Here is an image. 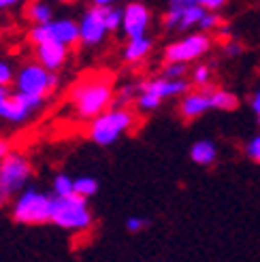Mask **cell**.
Returning <instances> with one entry per match:
<instances>
[{
    "label": "cell",
    "mask_w": 260,
    "mask_h": 262,
    "mask_svg": "<svg viewBox=\"0 0 260 262\" xmlns=\"http://www.w3.org/2000/svg\"><path fill=\"white\" fill-rule=\"evenodd\" d=\"M30 175L32 166L21 154H9L7 158L0 160V190L9 196L21 192Z\"/></svg>",
    "instance_id": "7"
},
{
    "label": "cell",
    "mask_w": 260,
    "mask_h": 262,
    "mask_svg": "<svg viewBox=\"0 0 260 262\" xmlns=\"http://www.w3.org/2000/svg\"><path fill=\"white\" fill-rule=\"evenodd\" d=\"M181 7H184V0H179V3H171L168 11L164 13V24L168 28H177L179 26V19H181Z\"/></svg>",
    "instance_id": "26"
},
{
    "label": "cell",
    "mask_w": 260,
    "mask_h": 262,
    "mask_svg": "<svg viewBox=\"0 0 260 262\" xmlns=\"http://www.w3.org/2000/svg\"><path fill=\"white\" fill-rule=\"evenodd\" d=\"M135 124V115L128 109H109L90 124V139L98 145H111Z\"/></svg>",
    "instance_id": "4"
},
{
    "label": "cell",
    "mask_w": 260,
    "mask_h": 262,
    "mask_svg": "<svg viewBox=\"0 0 260 262\" xmlns=\"http://www.w3.org/2000/svg\"><path fill=\"white\" fill-rule=\"evenodd\" d=\"M250 104H252V109L258 113V117H260V90L256 92V94L252 96V100H250Z\"/></svg>",
    "instance_id": "34"
},
{
    "label": "cell",
    "mask_w": 260,
    "mask_h": 262,
    "mask_svg": "<svg viewBox=\"0 0 260 262\" xmlns=\"http://www.w3.org/2000/svg\"><path fill=\"white\" fill-rule=\"evenodd\" d=\"M149 9L141 3H133L124 9V24H122V30L126 32L128 38H141L145 36L147 28H149Z\"/></svg>",
    "instance_id": "11"
},
{
    "label": "cell",
    "mask_w": 260,
    "mask_h": 262,
    "mask_svg": "<svg viewBox=\"0 0 260 262\" xmlns=\"http://www.w3.org/2000/svg\"><path fill=\"white\" fill-rule=\"evenodd\" d=\"M11 213L13 220L19 224H47V222H51V213H54V196L28 188L13 203Z\"/></svg>",
    "instance_id": "2"
},
{
    "label": "cell",
    "mask_w": 260,
    "mask_h": 262,
    "mask_svg": "<svg viewBox=\"0 0 260 262\" xmlns=\"http://www.w3.org/2000/svg\"><path fill=\"white\" fill-rule=\"evenodd\" d=\"M17 3L15 0H0V11H5V9H11V7H15Z\"/></svg>",
    "instance_id": "36"
},
{
    "label": "cell",
    "mask_w": 260,
    "mask_h": 262,
    "mask_svg": "<svg viewBox=\"0 0 260 262\" xmlns=\"http://www.w3.org/2000/svg\"><path fill=\"white\" fill-rule=\"evenodd\" d=\"M211 81V69L207 64H199L197 69L192 71V83L199 85V90H205Z\"/></svg>",
    "instance_id": "23"
},
{
    "label": "cell",
    "mask_w": 260,
    "mask_h": 262,
    "mask_svg": "<svg viewBox=\"0 0 260 262\" xmlns=\"http://www.w3.org/2000/svg\"><path fill=\"white\" fill-rule=\"evenodd\" d=\"M258 122H260V117H258Z\"/></svg>",
    "instance_id": "38"
},
{
    "label": "cell",
    "mask_w": 260,
    "mask_h": 262,
    "mask_svg": "<svg viewBox=\"0 0 260 262\" xmlns=\"http://www.w3.org/2000/svg\"><path fill=\"white\" fill-rule=\"evenodd\" d=\"M43 98L38 96H28V94H19V92H9V96L0 104V117L7 122H15L21 124L28 117L43 107Z\"/></svg>",
    "instance_id": "9"
},
{
    "label": "cell",
    "mask_w": 260,
    "mask_h": 262,
    "mask_svg": "<svg viewBox=\"0 0 260 262\" xmlns=\"http://www.w3.org/2000/svg\"><path fill=\"white\" fill-rule=\"evenodd\" d=\"M73 188H75V194L81 196V199H90V196H94L98 192V181L90 175H83V177H77L73 181Z\"/></svg>",
    "instance_id": "20"
},
{
    "label": "cell",
    "mask_w": 260,
    "mask_h": 262,
    "mask_svg": "<svg viewBox=\"0 0 260 262\" xmlns=\"http://www.w3.org/2000/svg\"><path fill=\"white\" fill-rule=\"evenodd\" d=\"M15 88L19 94H28V96H38V98H47L49 94H54L58 88V75L49 73L43 69L38 62L24 64L15 75Z\"/></svg>",
    "instance_id": "5"
},
{
    "label": "cell",
    "mask_w": 260,
    "mask_h": 262,
    "mask_svg": "<svg viewBox=\"0 0 260 262\" xmlns=\"http://www.w3.org/2000/svg\"><path fill=\"white\" fill-rule=\"evenodd\" d=\"M28 38L34 45L43 43H62V45H75L79 43V24L73 19H54L45 26H32Z\"/></svg>",
    "instance_id": "6"
},
{
    "label": "cell",
    "mask_w": 260,
    "mask_h": 262,
    "mask_svg": "<svg viewBox=\"0 0 260 262\" xmlns=\"http://www.w3.org/2000/svg\"><path fill=\"white\" fill-rule=\"evenodd\" d=\"M215 156H218V149H215V145L211 141H197L192 145V149H190V158L197 162V164H203V166H207V164H213L215 162Z\"/></svg>",
    "instance_id": "17"
},
{
    "label": "cell",
    "mask_w": 260,
    "mask_h": 262,
    "mask_svg": "<svg viewBox=\"0 0 260 262\" xmlns=\"http://www.w3.org/2000/svg\"><path fill=\"white\" fill-rule=\"evenodd\" d=\"M9 199H11V196H9V194H5L3 190H0V207L7 205V203H9Z\"/></svg>",
    "instance_id": "37"
},
{
    "label": "cell",
    "mask_w": 260,
    "mask_h": 262,
    "mask_svg": "<svg viewBox=\"0 0 260 262\" xmlns=\"http://www.w3.org/2000/svg\"><path fill=\"white\" fill-rule=\"evenodd\" d=\"M186 73H188L186 64H166L162 77H166V79H184Z\"/></svg>",
    "instance_id": "27"
},
{
    "label": "cell",
    "mask_w": 260,
    "mask_h": 262,
    "mask_svg": "<svg viewBox=\"0 0 260 262\" xmlns=\"http://www.w3.org/2000/svg\"><path fill=\"white\" fill-rule=\"evenodd\" d=\"M69 58V47L62 43H43L36 45V62L49 73H56L58 69L64 67V62Z\"/></svg>",
    "instance_id": "14"
},
{
    "label": "cell",
    "mask_w": 260,
    "mask_h": 262,
    "mask_svg": "<svg viewBox=\"0 0 260 262\" xmlns=\"http://www.w3.org/2000/svg\"><path fill=\"white\" fill-rule=\"evenodd\" d=\"M139 92H147V94L158 96L160 100L179 96V94H188L190 92V81L186 79H166V77H158V79H149L145 83L139 85Z\"/></svg>",
    "instance_id": "12"
},
{
    "label": "cell",
    "mask_w": 260,
    "mask_h": 262,
    "mask_svg": "<svg viewBox=\"0 0 260 262\" xmlns=\"http://www.w3.org/2000/svg\"><path fill=\"white\" fill-rule=\"evenodd\" d=\"M160 98L158 96H154V94H147V92H139V96H137V107L139 111H154V109H158L160 107Z\"/></svg>",
    "instance_id": "24"
},
{
    "label": "cell",
    "mask_w": 260,
    "mask_h": 262,
    "mask_svg": "<svg viewBox=\"0 0 260 262\" xmlns=\"http://www.w3.org/2000/svg\"><path fill=\"white\" fill-rule=\"evenodd\" d=\"M145 226H149V220H145V217H137V215H133V217H128V220H126V228H128L130 232H139V230H143Z\"/></svg>",
    "instance_id": "29"
},
{
    "label": "cell",
    "mask_w": 260,
    "mask_h": 262,
    "mask_svg": "<svg viewBox=\"0 0 260 262\" xmlns=\"http://www.w3.org/2000/svg\"><path fill=\"white\" fill-rule=\"evenodd\" d=\"M13 81H15V73H13V67L9 62L0 60V88H9Z\"/></svg>",
    "instance_id": "28"
},
{
    "label": "cell",
    "mask_w": 260,
    "mask_h": 262,
    "mask_svg": "<svg viewBox=\"0 0 260 262\" xmlns=\"http://www.w3.org/2000/svg\"><path fill=\"white\" fill-rule=\"evenodd\" d=\"M209 94H211L209 88L188 92V94L181 98V104H179L181 117H184V120H194V117H201L203 113L209 111V109H211Z\"/></svg>",
    "instance_id": "13"
},
{
    "label": "cell",
    "mask_w": 260,
    "mask_h": 262,
    "mask_svg": "<svg viewBox=\"0 0 260 262\" xmlns=\"http://www.w3.org/2000/svg\"><path fill=\"white\" fill-rule=\"evenodd\" d=\"M9 154H11V151H9V143H7L5 139H0V160L7 158Z\"/></svg>",
    "instance_id": "35"
},
{
    "label": "cell",
    "mask_w": 260,
    "mask_h": 262,
    "mask_svg": "<svg viewBox=\"0 0 260 262\" xmlns=\"http://www.w3.org/2000/svg\"><path fill=\"white\" fill-rule=\"evenodd\" d=\"M71 100L75 113L83 120H96L98 115L109 111L113 104V90L107 79L100 77H90L79 81L71 90Z\"/></svg>",
    "instance_id": "1"
},
{
    "label": "cell",
    "mask_w": 260,
    "mask_h": 262,
    "mask_svg": "<svg viewBox=\"0 0 260 262\" xmlns=\"http://www.w3.org/2000/svg\"><path fill=\"white\" fill-rule=\"evenodd\" d=\"M209 102H211V109H220V111H235L239 107L237 94H232L228 90H211Z\"/></svg>",
    "instance_id": "18"
},
{
    "label": "cell",
    "mask_w": 260,
    "mask_h": 262,
    "mask_svg": "<svg viewBox=\"0 0 260 262\" xmlns=\"http://www.w3.org/2000/svg\"><path fill=\"white\" fill-rule=\"evenodd\" d=\"M92 211L88 207V201L77 194H71L67 199H54V213L51 222L64 230L83 232L92 226Z\"/></svg>",
    "instance_id": "3"
},
{
    "label": "cell",
    "mask_w": 260,
    "mask_h": 262,
    "mask_svg": "<svg viewBox=\"0 0 260 262\" xmlns=\"http://www.w3.org/2000/svg\"><path fill=\"white\" fill-rule=\"evenodd\" d=\"M205 9L199 5V0H188V3H184V7H181V19H179V30H188L192 28V26H199L205 17Z\"/></svg>",
    "instance_id": "16"
},
{
    "label": "cell",
    "mask_w": 260,
    "mask_h": 262,
    "mask_svg": "<svg viewBox=\"0 0 260 262\" xmlns=\"http://www.w3.org/2000/svg\"><path fill=\"white\" fill-rule=\"evenodd\" d=\"M224 51L228 56H239L241 51H243V45L241 43H235V41H228L226 45H224Z\"/></svg>",
    "instance_id": "33"
},
{
    "label": "cell",
    "mask_w": 260,
    "mask_h": 262,
    "mask_svg": "<svg viewBox=\"0 0 260 262\" xmlns=\"http://www.w3.org/2000/svg\"><path fill=\"white\" fill-rule=\"evenodd\" d=\"M73 181H75V179L69 177L67 173L56 175V179H54V199H67V196L75 194Z\"/></svg>",
    "instance_id": "21"
},
{
    "label": "cell",
    "mask_w": 260,
    "mask_h": 262,
    "mask_svg": "<svg viewBox=\"0 0 260 262\" xmlns=\"http://www.w3.org/2000/svg\"><path fill=\"white\" fill-rule=\"evenodd\" d=\"M109 7H90L79 24V43L83 45H98L107 34V26H105V11Z\"/></svg>",
    "instance_id": "10"
},
{
    "label": "cell",
    "mask_w": 260,
    "mask_h": 262,
    "mask_svg": "<svg viewBox=\"0 0 260 262\" xmlns=\"http://www.w3.org/2000/svg\"><path fill=\"white\" fill-rule=\"evenodd\" d=\"M124 24V11L122 9H115V7H109L105 11V26H107V32H113V30H120Z\"/></svg>",
    "instance_id": "22"
},
{
    "label": "cell",
    "mask_w": 260,
    "mask_h": 262,
    "mask_svg": "<svg viewBox=\"0 0 260 262\" xmlns=\"http://www.w3.org/2000/svg\"><path fill=\"white\" fill-rule=\"evenodd\" d=\"M135 98V88L133 85H126L122 88L118 94H113V104H111V109H126V104Z\"/></svg>",
    "instance_id": "25"
},
{
    "label": "cell",
    "mask_w": 260,
    "mask_h": 262,
    "mask_svg": "<svg viewBox=\"0 0 260 262\" xmlns=\"http://www.w3.org/2000/svg\"><path fill=\"white\" fill-rule=\"evenodd\" d=\"M220 24H222V19H220L218 13H205V17H203V21L199 24V28L209 30V28H218Z\"/></svg>",
    "instance_id": "30"
},
{
    "label": "cell",
    "mask_w": 260,
    "mask_h": 262,
    "mask_svg": "<svg viewBox=\"0 0 260 262\" xmlns=\"http://www.w3.org/2000/svg\"><path fill=\"white\" fill-rule=\"evenodd\" d=\"M151 38L149 36H141V38H130L128 45L124 47V60L126 62H141L149 56L151 51Z\"/></svg>",
    "instance_id": "15"
},
{
    "label": "cell",
    "mask_w": 260,
    "mask_h": 262,
    "mask_svg": "<svg viewBox=\"0 0 260 262\" xmlns=\"http://www.w3.org/2000/svg\"><path fill=\"white\" fill-rule=\"evenodd\" d=\"M211 47V36L207 32H194L181 41L171 43L164 49V60L166 64H188L205 56Z\"/></svg>",
    "instance_id": "8"
},
{
    "label": "cell",
    "mask_w": 260,
    "mask_h": 262,
    "mask_svg": "<svg viewBox=\"0 0 260 262\" xmlns=\"http://www.w3.org/2000/svg\"><path fill=\"white\" fill-rule=\"evenodd\" d=\"M245 151H248V156L252 160L260 162V135H256L250 143H248V147H245Z\"/></svg>",
    "instance_id": "31"
},
{
    "label": "cell",
    "mask_w": 260,
    "mask_h": 262,
    "mask_svg": "<svg viewBox=\"0 0 260 262\" xmlns=\"http://www.w3.org/2000/svg\"><path fill=\"white\" fill-rule=\"evenodd\" d=\"M199 5H201L207 13H215L218 9L224 7V0H199Z\"/></svg>",
    "instance_id": "32"
},
{
    "label": "cell",
    "mask_w": 260,
    "mask_h": 262,
    "mask_svg": "<svg viewBox=\"0 0 260 262\" xmlns=\"http://www.w3.org/2000/svg\"><path fill=\"white\" fill-rule=\"evenodd\" d=\"M26 15H28V19L34 26H45L49 21H54V11H51V7L45 5V3H32V5H28V9H26Z\"/></svg>",
    "instance_id": "19"
}]
</instances>
